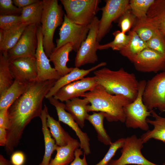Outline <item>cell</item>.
Instances as JSON below:
<instances>
[{
	"mask_svg": "<svg viewBox=\"0 0 165 165\" xmlns=\"http://www.w3.org/2000/svg\"><path fill=\"white\" fill-rule=\"evenodd\" d=\"M57 80L30 82L26 90L8 109L9 126L6 145L12 148L18 145L26 126L34 118L40 116L43 100Z\"/></svg>",
	"mask_w": 165,
	"mask_h": 165,
	"instance_id": "6da1fadb",
	"label": "cell"
},
{
	"mask_svg": "<svg viewBox=\"0 0 165 165\" xmlns=\"http://www.w3.org/2000/svg\"><path fill=\"white\" fill-rule=\"evenodd\" d=\"M81 97L87 99L90 105L88 112H99L105 113V118L109 122L120 121L125 123L124 107L130 103L126 97L112 95L102 86L97 85L92 90L84 93Z\"/></svg>",
	"mask_w": 165,
	"mask_h": 165,
	"instance_id": "7a4b0ae2",
	"label": "cell"
},
{
	"mask_svg": "<svg viewBox=\"0 0 165 165\" xmlns=\"http://www.w3.org/2000/svg\"><path fill=\"white\" fill-rule=\"evenodd\" d=\"M94 73L97 84L109 94L123 95L130 102L137 98L139 82L133 73H129L123 68L116 71L104 68L94 71Z\"/></svg>",
	"mask_w": 165,
	"mask_h": 165,
	"instance_id": "3957f363",
	"label": "cell"
},
{
	"mask_svg": "<svg viewBox=\"0 0 165 165\" xmlns=\"http://www.w3.org/2000/svg\"><path fill=\"white\" fill-rule=\"evenodd\" d=\"M43 8L41 19L43 44L46 55L49 57L55 47L53 38L57 28L62 25L64 14L57 0H43Z\"/></svg>",
	"mask_w": 165,
	"mask_h": 165,
	"instance_id": "277c9868",
	"label": "cell"
},
{
	"mask_svg": "<svg viewBox=\"0 0 165 165\" xmlns=\"http://www.w3.org/2000/svg\"><path fill=\"white\" fill-rule=\"evenodd\" d=\"M67 17L81 25L90 24L100 10V0H61Z\"/></svg>",
	"mask_w": 165,
	"mask_h": 165,
	"instance_id": "5b68a950",
	"label": "cell"
},
{
	"mask_svg": "<svg viewBox=\"0 0 165 165\" xmlns=\"http://www.w3.org/2000/svg\"><path fill=\"white\" fill-rule=\"evenodd\" d=\"M145 80L139 81L138 95L133 102L126 105L124 108L125 116V123L128 128H139L143 130H149L147 117L152 116V111H149L142 101V95L146 85Z\"/></svg>",
	"mask_w": 165,
	"mask_h": 165,
	"instance_id": "8992f818",
	"label": "cell"
},
{
	"mask_svg": "<svg viewBox=\"0 0 165 165\" xmlns=\"http://www.w3.org/2000/svg\"><path fill=\"white\" fill-rule=\"evenodd\" d=\"M142 101L149 111L157 108L160 112H165V70L146 81Z\"/></svg>",
	"mask_w": 165,
	"mask_h": 165,
	"instance_id": "52a82bcc",
	"label": "cell"
},
{
	"mask_svg": "<svg viewBox=\"0 0 165 165\" xmlns=\"http://www.w3.org/2000/svg\"><path fill=\"white\" fill-rule=\"evenodd\" d=\"M143 144L141 138L135 135L125 138L120 157L111 160L107 165H159L148 160L143 155L141 150Z\"/></svg>",
	"mask_w": 165,
	"mask_h": 165,
	"instance_id": "ba28073f",
	"label": "cell"
},
{
	"mask_svg": "<svg viewBox=\"0 0 165 165\" xmlns=\"http://www.w3.org/2000/svg\"><path fill=\"white\" fill-rule=\"evenodd\" d=\"M99 20L96 16L90 24L89 30L85 40L82 42L75 59V66L78 68L88 64H94L98 60L97 54L99 44L97 38Z\"/></svg>",
	"mask_w": 165,
	"mask_h": 165,
	"instance_id": "9c48e42d",
	"label": "cell"
},
{
	"mask_svg": "<svg viewBox=\"0 0 165 165\" xmlns=\"http://www.w3.org/2000/svg\"><path fill=\"white\" fill-rule=\"evenodd\" d=\"M89 25L77 24L64 14V20L60 29L59 37L56 40L57 45L54 50L67 43H71L73 50L77 52L87 36Z\"/></svg>",
	"mask_w": 165,
	"mask_h": 165,
	"instance_id": "30bf717a",
	"label": "cell"
},
{
	"mask_svg": "<svg viewBox=\"0 0 165 165\" xmlns=\"http://www.w3.org/2000/svg\"><path fill=\"white\" fill-rule=\"evenodd\" d=\"M100 9L102 11L99 20L97 40L99 42L109 31L113 22L117 20L126 11L130 9L129 0H106Z\"/></svg>",
	"mask_w": 165,
	"mask_h": 165,
	"instance_id": "8fae6325",
	"label": "cell"
},
{
	"mask_svg": "<svg viewBox=\"0 0 165 165\" xmlns=\"http://www.w3.org/2000/svg\"><path fill=\"white\" fill-rule=\"evenodd\" d=\"M38 27L35 24L27 26L17 43L7 52L9 61L22 57H35L37 45Z\"/></svg>",
	"mask_w": 165,
	"mask_h": 165,
	"instance_id": "7c38bea8",
	"label": "cell"
},
{
	"mask_svg": "<svg viewBox=\"0 0 165 165\" xmlns=\"http://www.w3.org/2000/svg\"><path fill=\"white\" fill-rule=\"evenodd\" d=\"M37 36V45L35 57L37 69V80L43 81L57 80L61 76L54 68L51 67L50 63V60L45 52L41 26L38 27Z\"/></svg>",
	"mask_w": 165,
	"mask_h": 165,
	"instance_id": "4fadbf2b",
	"label": "cell"
},
{
	"mask_svg": "<svg viewBox=\"0 0 165 165\" xmlns=\"http://www.w3.org/2000/svg\"><path fill=\"white\" fill-rule=\"evenodd\" d=\"M136 70L144 73H157L165 70V58L148 48L141 52L132 63Z\"/></svg>",
	"mask_w": 165,
	"mask_h": 165,
	"instance_id": "5bb4252c",
	"label": "cell"
},
{
	"mask_svg": "<svg viewBox=\"0 0 165 165\" xmlns=\"http://www.w3.org/2000/svg\"><path fill=\"white\" fill-rule=\"evenodd\" d=\"M10 70L14 80L29 83L37 80L35 57H22L9 61Z\"/></svg>",
	"mask_w": 165,
	"mask_h": 165,
	"instance_id": "9a60e30c",
	"label": "cell"
},
{
	"mask_svg": "<svg viewBox=\"0 0 165 165\" xmlns=\"http://www.w3.org/2000/svg\"><path fill=\"white\" fill-rule=\"evenodd\" d=\"M48 99L50 103L55 108L59 121L67 124L75 132L79 140L80 148L83 150L84 154L86 155L90 154V139L87 134L81 130L71 115L66 111L65 104L56 99L53 97Z\"/></svg>",
	"mask_w": 165,
	"mask_h": 165,
	"instance_id": "2e32d148",
	"label": "cell"
},
{
	"mask_svg": "<svg viewBox=\"0 0 165 165\" xmlns=\"http://www.w3.org/2000/svg\"><path fill=\"white\" fill-rule=\"evenodd\" d=\"M97 85L94 76L84 77L62 87L53 97L61 102H65L75 98L81 97L84 93L91 90Z\"/></svg>",
	"mask_w": 165,
	"mask_h": 165,
	"instance_id": "e0dca14e",
	"label": "cell"
},
{
	"mask_svg": "<svg viewBox=\"0 0 165 165\" xmlns=\"http://www.w3.org/2000/svg\"><path fill=\"white\" fill-rule=\"evenodd\" d=\"M106 64L107 63L106 62H101L97 65L86 70L80 69L75 67L73 68L71 72L61 77L60 78L56 80L45 97L48 99L51 97H53L57 92L62 87L71 83L84 78L91 72L95 71L101 67L105 66Z\"/></svg>",
	"mask_w": 165,
	"mask_h": 165,
	"instance_id": "ac0fdd59",
	"label": "cell"
},
{
	"mask_svg": "<svg viewBox=\"0 0 165 165\" xmlns=\"http://www.w3.org/2000/svg\"><path fill=\"white\" fill-rule=\"evenodd\" d=\"M72 50V44L68 43L54 50L49 56L50 61L53 62L54 68L61 77L69 73L73 68L67 66L69 53Z\"/></svg>",
	"mask_w": 165,
	"mask_h": 165,
	"instance_id": "d6986e66",
	"label": "cell"
},
{
	"mask_svg": "<svg viewBox=\"0 0 165 165\" xmlns=\"http://www.w3.org/2000/svg\"><path fill=\"white\" fill-rule=\"evenodd\" d=\"M90 104L86 99L76 97L65 101V109L71 115L80 127L84 126L85 122L89 115L87 107Z\"/></svg>",
	"mask_w": 165,
	"mask_h": 165,
	"instance_id": "ffe728a7",
	"label": "cell"
},
{
	"mask_svg": "<svg viewBox=\"0 0 165 165\" xmlns=\"http://www.w3.org/2000/svg\"><path fill=\"white\" fill-rule=\"evenodd\" d=\"M151 115L154 119L147 118V121L153 126V128L146 131L141 135L140 138L144 144L154 139L160 141L165 144V117L158 115L154 110L152 111Z\"/></svg>",
	"mask_w": 165,
	"mask_h": 165,
	"instance_id": "44dd1931",
	"label": "cell"
},
{
	"mask_svg": "<svg viewBox=\"0 0 165 165\" xmlns=\"http://www.w3.org/2000/svg\"><path fill=\"white\" fill-rule=\"evenodd\" d=\"M48 108L44 105L41 115L40 117L42 123V130L45 143V153L42 160L39 165H49L51 156L56 150L57 145L54 139L52 138L50 130L47 125V115Z\"/></svg>",
	"mask_w": 165,
	"mask_h": 165,
	"instance_id": "7402d4cb",
	"label": "cell"
},
{
	"mask_svg": "<svg viewBox=\"0 0 165 165\" xmlns=\"http://www.w3.org/2000/svg\"><path fill=\"white\" fill-rule=\"evenodd\" d=\"M29 83L14 80L12 85L0 94V110L8 109L26 90Z\"/></svg>",
	"mask_w": 165,
	"mask_h": 165,
	"instance_id": "603a6c76",
	"label": "cell"
},
{
	"mask_svg": "<svg viewBox=\"0 0 165 165\" xmlns=\"http://www.w3.org/2000/svg\"><path fill=\"white\" fill-rule=\"evenodd\" d=\"M79 147L80 142L73 138L65 146H57V154L54 158L51 160L49 165H68L74 159L75 151Z\"/></svg>",
	"mask_w": 165,
	"mask_h": 165,
	"instance_id": "cb8c5ba5",
	"label": "cell"
},
{
	"mask_svg": "<svg viewBox=\"0 0 165 165\" xmlns=\"http://www.w3.org/2000/svg\"><path fill=\"white\" fill-rule=\"evenodd\" d=\"M147 15V20L165 37V0H155Z\"/></svg>",
	"mask_w": 165,
	"mask_h": 165,
	"instance_id": "d4e9b609",
	"label": "cell"
},
{
	"mask_svg": "<svg viewBox=\"0 0 165 165\" xmlns=\"http://www.w3.org/2000/svg\"><path fill=\"white\" fill-rule=\"evenodd\" d=\"M128 34L130 36L128 42L119 51L122 55L132 63L138 54L148 47L146 42L141 39L134 31H130Z\"/></svg>",
	"mask_w": 165,
	"mask_h": 165,
	"instance_id": "484cf974",
	"label": "cell"
},
{
	"mask_svg": "<svg viewBox=\"0 0 165 165\" xmlns=\"http://www.w3.org/2000/svg\"><path fill=\"white\" fill-rule=\"evenodd\" d=\"M43 8L42 0L23 8L20 15L22 23L27 25H40Z\"/></svg>",
	"mask_w": 165,
	"mask_h": 165,
	"instance_id": "4316f807",
	"label": "cell"
},
{
	"mask_svg": "<svg viewBox=\"0 0 165 165\" xmlns=\"http://www.w3.org/2000/svg\"><path fill=\"white\" fill-rule=\"evenodd\" d=\"M46 123L57 146H65L73 138L61 126L60 122L55 120L48 112L47 115Z\"/></svg>",
	"mask_w": 165,
	"mask_h": 165,
	"instance_id": "83f0119b",
	"label": "cell"
},
{
	"mask_svg": "<svg viewBox=\"0 0 165 165\" xmlns=\"http://www.w3.org/2000/svg\"><path fill=\"white\" fill-rule=\"evenodd\" d=\"M105 117V114L103 112H94L92 114L88 115L86 120L95 129L98 140L105 145H110L112 142L104 126L103 121Z\"/></svg>",
	"mask_w": 165,
	"mask_h": 165,
	"instance_id": "f1b7e54d",
	"label": "cell"
},
{
	"mask_svg": "<svg viewBox=\"0 0 165 165\" xmlns=\"http://www.w3.org/2000/svg\"><path fill=\"white\" fill-rule=\"evenodd\" d=\"M28 25L22 23L8 30H4V38L0 44V51L7 52L17 43Z\"/></svg>",
	"mask_w": 165,
	"mask_h": 165,
	"instance_id": "f546056e",
	"label": "cell"
},
{
	"mask_svg": "<svg viewBox=\"0 0 165 165\" xmlns=\"http://www.w3.org/2000/svg\"><path fill=\"white\" fill-rule=\"evenodd\" d=\"M9 62L7 52H0V94L9 88L14 81L10 70Z\"/></svg>",
	"mask_w": 165,
	"mask_h": 165,
	"instance_id": "4dcf8cb0",
	"label": "cell"
},
{
	"mask_svg": "<svg viewBox=\"0 0 165 165\" xmlns=\"http://www.w3.org/2000/svg\"><path fill=\"white\" fill-rule=\"evenodd\" d=\"M146 17L141 19L137 18L132 29L141 39L146 42L151 39L158 30L147 20Z\"/></svg>",
	"mask_w": 165,
	"mask_h": 165,
	"instance_id": "1f68e13d",
	"label": "cell"
},
{
	"mask_svg": "<svg viewBox=\"0 0 165 165\" xmlns=\"http://www.w3.org/2000/svg\"><path fill=\"white\" fill-rule=\"evenodd\" d=\"M114 40L111 42L104 45L99 44L98 50H102L111 48L114 50L119 51L128 42L130 38V35H126L121 31L118 30L113 33Z\"/></svg>",
	"mask_w": 165,
	"mask_h": 165,
	"instance_id": "d6a6232c",
	"label": "cell"
},
{
	"mask_svg": "<svg viewBox=\"0 0 165 165\" xmlns=\"http://www.w3.org/2000/svg\"><path fill=\"white\" fill-rule=\"evenodd\" d=\"M155 0H130L129 6L132 13L137 18L147 17V13Z\"/></svg>",
	"mask_w": 165,
	"mask_h": 165,
	"instance_id": "836d02e7",
	"label": "cell"
},
{
	"mask_svg": "<svg viewBox=\"0 0 165 165\" xmlns=\"http://www.w3.org/2000/svg\"><path fill=\"white\" fill-rule=\"evenodd\" d=\"M146 42L148 48L158 52L165 58V37L158 30Z\"/></svg>",
	"mask_w": 165,
	"mask_h": 165,
	"instance_id": "e575fe53",
	"label": "cell"
},
{
	"mask_svg": "<svg viewBox=\"0 0 165 165\" xmlns=\"http://www.w3.org/2000/svg\"><path fill=\"white\" fill-rule=\"evenodd\" d=\"M136 19V17L129 9L126 11L115 21L117 22L118 26L120 28L121 31L125 34L126 32L130 31Z\"/></svg>",
	"mask_w": 165,
	"mask_h": 165,
	"instance_id": "d590c367",
	"label": "cell"
},
{
	"mask_svg": "<svg viewBox=\"0 0 165 165\" xmlns=\"http://www.w3.org/2000/svg\"><path fill=\"white\" fill-rule=\"evenodd\" d=\"M22 23L20 15H0V29L8 30Z\"/></svg>",
	"mask_w": 165,
	"mask_h": 165,
	"instance_id": "8d00e7d4",
	"label": "cell"
},
{
	"mask_svg": "<svg viewBox=\"0 0 165 165\" xmlns=\"http://www.w3.org/2000/svg\"><path fill=\"white\" fill-rule=\"evenodd\" d=\"M125 140V138H121L112 142L104 158L95 165H107L112 160L118 150L123 147Z\"/></svg>",
	"mask_w": 165,
	"mask_h": 165,
	"instance_id": "74e56055",
	"label": "cell"
},
{
	"mask_svg": "<svg viewBox=\"0 0 165 165\" xmlns=\"http://www.w3.org/2000/svg\"><path fill=\"white\" fill-rule=\"evenodd\" d=\"M22 9L16 6L12 0H0V14L20 15Z\"/></svg>",
	"mask_w": 165,
	"mask_h": 165,
	"instance_id": "f35d334b",
	"label": "cell"
},
{
	"mask_svg": "<svg viewBox=\"0 0 165 165\" xmlns=\"http://www.w3.org/2000/svg\"><path fill=\"white\" fill-rule=\"evenodd\" d=\"M83 154L82 149L78 148L75 151L74 153L75 159L70 165H88L86 158V155L84 154L82 159L80 158V156Z\"/></svg>",
	"mask_w": 165,
	"mask_h": 165,
	"instance_id": "ab89813d",
	"label": "cell"
},
{
	"mask_svg": "<svg viewBox=\"0 0 165 165\" xmlns=\"http://www.w3.org/2000/svg\"><path fill=\"white\" fill-rule=\"evenodd\" d=\"M25 156L21 151L13 152L11 157V161L13 165H23L25 161Z\"/></svg>",
	"mask_w": 165,
	"mask_h": 165,
	"instance_id": "60d3db41",
	"label": "cell"
},
{
	"mask_svg": "<svg viewBox=\"0 0 165 165\" xmlns=\"http://www.w3.org/2000/svg\"><path fill=\"white\" fill-rule=\"evenodd\" d=\"M8 109H4L0 110V127L6 129H8L9 126Z\"/></svg>",
	"mask_w": 165,
	"mask_h": 165,
	"instance_id": "b9f144b4",
	"label": "cell"
},
{
	"mask_svg": "<svg viewBox=\"0 0 165 165\" xmlns=\"http://www.w3.org/2000/svg\"><path fill=\"white\" fill-rule=\"evenodd\" d=\"M13 4L17 7L23 9L31 4L37 3L38 0H13Z\"/></svg>",
	"mask_w": 165,
	"mask_h": 165,
	"instance_id": "7bdbcfd3",
	"label": "cell"
},
{
	"mask_svg": "<svg viewBox=\"0 0 165 165\" xmlns=\"http://www.w3.org/2000/svg\"><path fill=\"white\" fill-rule=\"evenodd\" d=\"M7 141V131L5 128L0 127V145L5 146Z\"/></svg>",
	"mask_w": 165,
	"mask_h": 165,
	"instance_id": "ee69618b",
	"label": "cell"
},
{
	"mask_svg": "<svg viewBox=\"0 0 165 165\" xmlns=\"http://www.w3.org/2000/svg\"><path fill=\"white\" fill-rule=\"evenodd\" d=\"M0 165H13L11 160L6 159L2 155H0Z\"/></svg>",
	"mask_w": 165,
	"mask_h": 165,
	"instance_id": "f6af8a7d",
	"label": "cell"
},
{
	"mask_svg": "<svg viewBox=\"0 0 165 165\" xmlns=\"http://www.w3.org/2000/svg\"><path fill=\"white\" fill-rule=\"evenodd\" d=\"M4 38V30L0 29V44L2 42Z\"/></svg>",
	"mask_w": 165,
	"mask_h": 165,
	"instance_id": "bcb514c9",
	"label": "cell"
},
{
	"mask_svg": "<svg viewBox=\"0 0 165 165\" xmlns=\"http://www.w3.org/2000/svg\"><path fill=\"white\" fill-rule=\"evenodd\" d=\"M162 165H165V162L164 163H163V164Z\"/></svg>",
	"mask_w": 165,
	"mask_h": 165,
	"instance_id": "7dc6e473",
	"label": "cell"
}]
</instances>
